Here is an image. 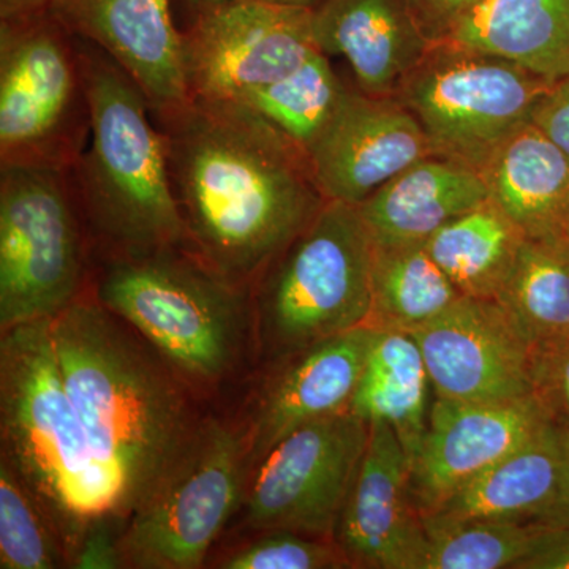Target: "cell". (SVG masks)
Returning <instances> with one entry per match:
<instances>
[{
	"label": "cell",
	"instance_id": "obj_12",
	"mask_svg": "<svg viewBox=\"0 0 569 569\" xmlns=\"http://www.w3.org/2000/svg\"><path fill=\"white\" fill-rule=\"evenodd\" d=\"M190 97L238 100L288 77L320 52L312 10L236 0L200 11L182 32Z\"/></svg>",
	"mask_w": 569,
	"mask_h": 569
},
{
	"label": "cell",
	"instance_id": "obj_34",
	"mask_svg": "<svg viewBox=\"0 0 569 569\" xmlns=\"http://www.w3.org/2000/svg\"><path fill=\"white\" fill-rule=\"evenodd\" d=\"M482 0H406L411 17L430 43L448 39L463 18Z\"/></svg>",
	"mask_w": 569,
	"mask_h": 569
},
{
	"label": "cell",
	"instance_id": "obj_29",
	"mask_svg": "<svg viewBox=\"0 0 569 569\" xmlns=\"http://www.w3.org/2000/svg\"><path fill=\"white\" fill-rule=\"evenodd\" d=\"M422 569H516L545 529L486 519L422 516Z\"/></svg>",
	"mask_w": 569,
	"mask_h": 569
},
{
	"label": "cell",
	"instance_id": "obj_41",
	"mask_svg": "<svg viewBox=\"0 0 569 569\" xmlns=\"http://www.w3.org/2000/svg\"><path fill=\"white\" fill-rule=\"evenodd\" d=\"M563 236H567V238L569 239V217L567 223H565Z\"/></svg>",
	"mask_w": 569,
	"mask_h": 569
},
{
	"label": "cell",
	"instance_id": "obj_2",
	"mask_svg": "<svg viewBox=\"0 0 569 569\" xmlns=\"http://www.w3.org/2000/svg\"><path fill=\"white\" fill-rule=\"evenodd\" d=\"M51 328L67 391L129 518L198 425L167 367L99 301L77 299L52 318Z\"/></svg>",
	"mask_w": 569,
	"mask_h": 569
},
{
	"label": "cell",
	"instance_id": "obj_38",
	"mask_svg": "<svg viewBox=\"0 0 569 569\" xmlns=\"http://www.w3.org/2000/svg\"><path fill=\"white\" fill-rule=\"evenodd\" d=\"M272 6L291 7V9L316 10L325 0H263Z\"/></svg>",
	"mask_w": 569,
	"mask_h": 569
},
{
	"label": "cell",
	"instance_id": "obj_30",
	"mask_svg": "<svg viewBox=\"0 0 569 569\" xmlns=\"http://www.w3.org/2000/svg\"><path fill=\"white\" fill-rule=\"evenodd\" d=\"M54 523L17 471L0 462V568L52 569L69 561Z\"/></svg>",
	"mask_w": 569,
	"mask_h": 569
},
{
	"label": "cell",
	"instance_id": "obj_1",
	"mask_svg": "<svg viewBox=\"0 0 569 569\" xmlns=\"http://www.w3.org/2000/svg\"><path fill=\"white\" fill-rule=\"evenodd\" d=\"M153 119L187 249L228 282L257 280L328 201L305 149L241 100L190 97Z\"/></svg>",
	"mask_w": 569,
	"mask_h": 569
},
{
	"label": "cell",
	"instance_id": "obj_32",
	"mask_svg": "<svg viewBox=\"0 0 569 569\" xmlns=\"http://www.w3.org/2000/svg\"><path fill=\"white\" fill-rule=\"evenodd\" d=\"M533 395L557 425L569 429V343L535 348Z\"/></svg>",
	"mask_w": 569,
	"mask_h": 569
},
{
	"label": "cell",
	"instance_id": "obj_39",
	"mask_svg": "<svg viewBox=\"0 0 569 569\" xmlns=\"http://www.w3.org/2000/svg\"><path fill=\"white\" fill-rule=\"evenodd\" d=\"M236 2V0H187L190 9L193 13H200V11L216 9V7L224 6V3Z\"/></svg>",
	"mask_w": 569,
	"mask_h": 569
},
{
	"label": "cell",
	"instance_id": "obj_23",
	"mask_svg": "<svg viewBox=\"0 0 569 569\" xmlns=\"http://www.w3.org/2000/svg\"><path fill=\"white\" fill-rule=\"evenodd\" d=\"M445 40L500 56L556 84L569 77V0H482Z\"/></svg>",
	"mask_w": 569,
	"mask_h": 569
},
{
	"label": "cell",
	"instance_id": "obj_18",
	"mask_svg": "<svg viewBox=\"0 0 569 569\" xmlns=\"http://www.w3.org/2000/svg\"><path fill=\"white\" fill-rule=\"evenodd\" d=\"M373 332L359 326L282 359L254 411L246 441L249 470L298 427L350 408Z\"/></svg>",
	"mask_w": 569,
	"mask_h": 569
},
{
	"label": "cell",
	"instance_id": "obj_16",
	"mask_svg": "<svg viewBox=\"0 0 569 569\" xmlns=\"http://www.w3.org/2000/svg\"><path fill=\"white\" fill-rule=\"evenodd\" d=\"M335 541L353 568L422 569L426 533L411 496L410 459L385 422L370 425Z\"/></svg>",
	"mask_w": 569,
	"mask_h": 569
},
{
	"label": "cell",
	"instance_id": "obj_26",
	"mask_svg": "<svg viewBox=\"0 0 569 569\" xmlns=\"http://www.w3.org/2000/svg\"><path fill=\"white\" fill-rule=\"evenodd\" d=\"M372 244V305L366 326L411 335L462 298L426 242Z\"/></svg>",
	"mask_w": 569,
	"mask_h": 569
},
{
	"label": "cell",
	"instance_id": "obj_35",
	"mask_svg": "<svg viewBox=\"0 0 569 569\" xmlns=\"http://www.w3.org/2000/svg\"><path fill=\"white\" fill-rule=\"evenodd\" d=\"M531 122L569 157V77L550 88Z\"/></svg>",
	"mask_w": 569,
	"mask_h": 569
},
{
	"label": "cell",
	"instance_id": "obj_25",
	"mask_svg": "<svg viewBox=\"0 0 569 569\" xmlns=\"http://www.w3.org/2000/svg\"><path fill=\"white\" fill-rule=\"evenodd\" d=\"M526 239L518 224L489 200L441 227L427 239L426 249L460 295L496 299Z\"/></svg>",
	"mask_w": 569,
	"mask_h": 569
},
{
	"label": "cell",
	"instance_id": "obj_6",
	"mask_svg": "<svg viewBox=\"0 0 569 569\" xmlns=\"http://www.w3.org/2000/svg\"><path fill=\"white\" fill-rule=\"evenodd\" d=\"M372 247L358 206L326 201L257 279L258 339L266 353L283 359L365 326Z\"/></svg>",
	"mask_w": 569,
	"mask_h": 569
},
{
	"label": "cell",
	"instance_id": "obj_31",
	"mask_svg": "<svg viewBox=\"0 0 569 569\" xmlns=\"http://www.w3.org/2000/svg\"><path fill=\"white\" fill-rule=\"evenodd\" d=\"M223 569H346L351 567L335 539L307 537L287 530L261 531V537L220 561Z\"/></svg>",
	"mask_w": 569,
	"mask_h": 569
},
{
	"label": "cell",
	"instance_id": "obj_5",
	"mask_svg": "<svg viewBox=\"0 0 569 569\" xmlns=\"http://www.w3.org/2000/svg\"><path fill=\"white\" fill-rule=\"evenodd\" d=\"M97 301L140 332L189 380L212 383L233 365L241 287L213 272L186 247L108 257Z\"/></svg>",
	"mask_w": 569,
	"mask_h": 569
},
{
	"label": "cell",
	"instance_id": "obj_4",
	"mask_svg": "<svg viewBox=\"0 0 569 569\" xmlns=\"http://www.w3.org/2000/svg\"><path fill=\"white\" fill-rule=\"evenodd\" d=\"M0 427L2 459L50 516L67 552L93 519L126 518L118 485L67 391L51 320L2 331Z\"/></svg>",
	"mask_w": 569,
	"mask_h": 569
},
{
	"label": "cell",
	"instance_id": "obj_24",
	"mask_svg": "<svg viewBox=\"0 0 569 569\" xmlns=\"http://www.w3.org/2000/svg\"><path fill=\"white\" fill-rule=\"evenodd\" d=\"M430 392L433 388L417 339L410 332L376 329L348 410L369 426L391 427L411 463L429 425Z\"/></svg>",
	"mask_w": 569,
	"mask_h": 569
},
{
	"label": "cell",
	"instance_id": "obj_27",
	"mask_svg": "<svg viewBox=\"0 0 569 569\" xmlns=\"http://www.w3.org/2000/svg\"><path fill=\"white\" fill-rule=\"evenodd\" d=\"M533 348L569 343V239L527 238L497 296Z\"/></svg>",
	"mask_w": 569,
	"mask_h": 569
},
{
	"label": "cell",
	"instance_id": "obj_22",
	"mask_svg": "<svg viewBox=\"0 0 569 569\" xmlns=\"http://www.w3.org/2000/svg\"><path fill=\"white\" fill-rule=\"evenodd\" d=\"M489 200L530 239L563 234L569 157L533 122L508 138L481 168Z\"/></svg>",
	"mask_w": 569,
	"mask_h": 569
},
{
	"label": "cell",
	"instance_id": "obj_14",
	"mask_svg": "<svg viewBox=\"0 0 569 569\" xmlns=\"http://www.w3.org/2000/svg\"><path fill=\"white\" fill-rule=\"evenodd\" d=\"M553 421L537 396L490 402L433 399L429 425L410 463L411 496L419 515L438 511Z\"/></svg>",
	"mask_w": 569,
	"mask_h": 569
},
{
	"label": "cell",
	"instance_id": "obj_3",
	"mask_svg": "<svg viewBox=\"0 0 569 569\" xmlns=\"http://www.w3.org/2000/svg\"><path fill=\"white\" fill-rule=\"evenodd\" d=\"M77 43L91 132L71 173L86 224L108 257L187 249L167 141L151 104L107 52L89 41Z\"/></svg>",
	"mask_w": 569,
	"mask_h": 569
},
{
	"label": "cell",
	"instance_id": "obj_17",
	"mask_svg": "<svg viewBox=\"0 0 569 569\" xmlns=\"http://www.w3.org/2000/svg\"><path fill=\"white\" fill-rule=\"evenodd\" d=\"M47 10L71 36L118 62L140 86L153 116L190 99L171 0H52Z\"/></svg>",
	"mask_w": 569,
	"mask_h": 569
},
{
	"label": "cell",
	"instance_id": "obj_40",
	"mask_svg": "<svg viewBox=\"0 0 569 569\" xmlns=\"http://www.w3.org/2000/svg\"><path fill=\"white\" fill-rule=\"evenodd\" d=\"M561 430V440H563L565 449H567V455L569 459V429L568 427L560 426Z\"/></svg>",
	"mask_w": 569,
	"mask_h": 569
},
{
	"label": "cell",
	"instance_id": "obj_28",
	"mask_svg": "<svg viewBox=\"0 0 569 569\" xmlns=\"http://www.w3.org/2000/svg\"><path fill=\"white\" fill-rule=\"evenodd\" d=\"M350 86L332 69L328 56L316 52L293 73L242 96L241 102L264 116L309 156L335 118Z\"/></svg>",
	"mask_w": 569,
	"mask_h": 569
},
{
	"label": "cell",
	"instance_id": "obj_15",
	"mask_svg": "<svg viewBox=\"0 0 569 569\" xmlns=\"http://www.w3.org/2000/svg\"><path fill=\"white\" fill-rule=\"evenodd\" d=\"M432 156L415 116L396 97L348 89L309 151L326 200L359 206L410 164Z\"/></svg>",
	"mask_w": 569,
	"mask_h": 569
},
{
	"label": "cell",
	"instance_id": "obj_36",
	"mask_svg": "<svg viewBox=\"0 0 569 569\" xmlns=\"http://www.w3.org/2000/svg\"><path fill=\"white\" fill-rule=\"evenodd\" d=\"M516 569H569V527L542 530Z\"/></svg>",
	"mask_w": 569,
	"mask_h": 569
},
{
	"label": "cell",
	"instance_id": "obj_10",
	"mask_svg": "<svg viewBox=\"0 0 569 569\" xmlns=\"http://www.w3.org/2000/svg\"><path fill=\"white\" fill-rule=\"evenodd\" d=\"M247 443L217 421L198 425L182 455L122 529L123 565L194 569L244 496Z\"/></svg>",
	"mask_w": 569,
	"mask_h": 569
},
{
	"label": "cell",
	"instance_id": "obj_33",
	"mask_svg": "<svg viewBox=\"0 0 569 569\" xmlns=\"http://www.w3.org/2000/svg\"><path fill=\"white\" fill-rule=\"evenodd\" d=\"M116 516L93 519L74 542L70 563L80 569H116L126 567L121 550L122 530L116 531Z\"/></svg>",
	"mask_w": 569,
	"mask_h": 569
},
{
	"label": "cell",
	"instance_id": "obj_19",
	"mask_svg": "<svg viewBox=\"0 0 569 569\" xmlns=\"http://www.w3.org/2000/svg\"><path fill=\"white\" fill-rule=\"evenodd\" d=\"M432 515L545 530L569 527V459L560 425L539 430Z\"/></svg>",
	"mask_w": 569,
	"mask_h": 569
},
{
	"label": "cell",
	"instance_id": "obj_37",
	"mask_svg": "<svg viewBox=\"0 0 569 569\" xmlns=\"http://www.w3.org/2000/svg\"><path fill=\"white\" fill-rule=\"evenodd\" d=\"M52 0H0V20L26 17L47 10Z\"/></svg>",
	"mask_w": 569,
	"mask_h": 569
},
{
	"label": "cell",
	"instance_id": "obj_20",
	"mask_svg": "<svg viewBox=\"0 0 569 569\" xmlns=\"http://www.w3.org/2000/svg\"><path fill=\"white\" fill-rule=\"evenodd\" d=\"M312 24L318 50L346 59L356 88L370 96L395 97L432 44L406 0H325Z\"/></svg>",
	"mask_w": 569,
	"mask_h": 569
},
{
	"label": "cell",
	"instance_id": "obj_9",
	"mask_svg": "<svg viewBox=\"0 0 569 569\" xmlns=\"http://www.w3.org/2000/svg\"><path fill=\"white\" fill-rule=\"evenodd\" d=\"M86 223L71 170L0 167V326L52 320L84 280Z\"/></svg>",
	"mask_w": 569,
	"mask_h": 569
},
{
	"label": "cell",
	"instance_id": "obj_11",
	"mask_svg": "<svg viewBox=\"0 0 569 569\" xmlns=\"http://www.w3.org/2000/svg\"><path fill=\"white\" fill-rule=\"evenodd\" d=\"M370 426L350 410L288 433L257 467L244 500V523L335 539L337 522L361 466Z\"/></svg>",
	"mask_w": 569,
	"mask_h": 569
},
{
	"label": "cell",
	"instance_id": "obj_21",
	"mask_svg": "<svg viewBox=\"0 0 569 569\" xmlns=\"http://www.w3.org/2000/svg\"><path fill=\"white\" fill-rule=\"evenodd\" d=\"M489 201L475 168L427 156L385 183L358 206L378 244L426 242L441 227Z\"/></svg>",
	"mask_w": 569,
	"mask_h": 569
},
{
	"label": "cell",
	"instance_id": "obj_13",
	"mask_svg": "<svg viewBox=\"0 0 569 569\" xmlns=\"http://www.w3.org/2000/svg\"><path fill=\"white\" fill-rule=\"evenodd\" d=\"M411 336L437 399L490 402L533 395L535 348L496 299L462 296Z\"/></svg>",
	"mask_w": 569,
	"mask_h": 569
},
{
	"label": "cell",
	"instance_id": "obj_7",
	"mask_svg": "<svg viewBox=\"0 0 569 569\" xmlns=\"http://www.w3.org/2000/svg\"><path fill=\"white\" fill-rule=\"evenodd\" d=\"M552 86L500 56L445 40L427 48L395 97L421 126L432 156L481 171L531 122Z\"/></svg>",
	"mask_w": 569,
	"mask_h": 569
},
{
	"label": "cell",
	"instance_id": "obj_8",
	"mask_svg": "<svg viewBox=\"0 0 569 569\" xmlns=\"http://www.w3.org/2000/svg\"><path fill=\"white\" fill-rule=\"evenodd\" d=\"M89 132L77 39L48 10L0 20V167L71 170Z\"/></svg>",
	"mask_w": 569,
	"mask_h": 569
}]
</instances>
